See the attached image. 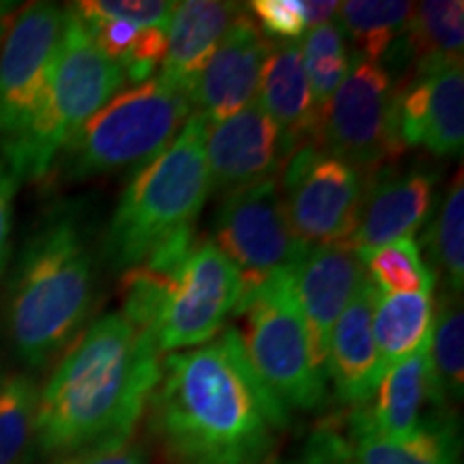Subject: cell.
I'll use <instances>...</instances> for the list:
<instances>
[{
    "label": "cell",
    "mask_w": 464,
    "mask_h": 464,
    "mask_svg": "<svg viewBox=\"0 0 464 464\" xmlns=\"http://www.w3.org/2000/svg\"><path fill=\"white\" fill-rule=\"evenodd\" d=\"M149 409L168 464H269L290 423L232 324L207 344L161 355Z\"/></svg>",
    "instance_id": "6da1fadb"
},
{
    "label": "cell",
    "mask_w": 464,
    "mask_h": 464,
    "mask_svg": "<svg viewBox=\"0 0 464 464\" xmlns=\"http://www.w3.org/2000/svg\"><path fill=\"white\" fill-rule=\"evenodd\" d=\"M161 376L150 335L110 312L69 344L37 398L34 439L42 454L65 458L136 434Z\"/></svg>",
    "instance_id": "7a4b0ae2"
},
{
    "label": "cell",
    "mask_w": 464,
    "mask_h": 464,
    "mask_svg": "<svg viewBox=\"0 0 464 464\" xmlns=\"http://www.w3.org/2000/svg\"><path fill=\"white\" fill-rule=\"evenodd\" d=\"M95 304V258L82 218L56 208L28 237L5 297L15 355L31 368L50 363L82 332Z\"/></svg>",
    "instance_id": "3957f363"
},
{
    "label": "cell",
    "mask_w": 464,
    "mask_h": 464,
    "mask_svg": "<svg viewBox=\"0 0 464 464\" xmlns=\"http://www.w3.org/2000/svg\"><path fill=\"white\" fill-rule=\"evenodd\" d=\"M205 144L207 123L191 114L174 140L133 172L103 232L102 252L110 271L125 274L170 243L196 237L211 194Z\"/></svg>",
    "instance_id": "277c9868"
},
{
    "label": "cell",
    "mask_w": 464,
    "mask_h": 464,
    "mask_svg": "<svg viewBox=\"0 0 464 464\" xmlns=\"http://www.w3.org/2000/svg\"><path fill=\"white\" fill-rule=\"evenodd\" d=\"M191 116V102L170 80L150 78L119 92L69 138L52 166L58 181L80 183L138 170L174 140Z\"/></svg>",
    "instance_id": "5b68a950"
},
{
    "label": "cell",
    "mask_w": 464,
    "mask_h": 464,
    "mask_svg": "<svg viewBox=\"0 0 464 464\" xmlns=\"http://www.w3.org/2000/svg\"><path fill=\"white\" fill-rule=\"evenodd\" d=\"M125 84L121 67L97 48L82 20L67 7L44 106L24 136L3 155L17 181L48 177L69 138Z\"/></svg>",
    "instance_id": "8992f818"
},
{
    "label": "cell",
    "mask_w": 464,
    "mask_h": 464,
    "mask_svg": "<svg viewBox=\"0 0 464 464\" xmlns=\"http://www.w3.org/2000/svg\"><path fill=\"white\" fill-rule=\"evenodd\" d=\"M241 342L249 365L277 402L288 411L314 413L329 400V381L316 359L288 274L276 276L249 299Z\"/></svg>",
    "instance_id": "52a82bcc"
},
{
    "label": "cell",
    "mask_w": 464,
    "mask_h": 464,
    "mask_svg": "<svg viewBox=\"0 0 464 464\" xmlns=\"http://www.w3.org/2000/svg\"><path fill=\"white\" fill-rule=\"evenodd\" d=\"M211 241L239 274L241 301L235 314L266 282L293 271L307 247L290 228L277 177L224 194Z\"/></svg>",
    "instance_id": "ba28073f"
},
{
    "label": "cell",
    "mask_w": 464,
    "mask_h": 464,
    "mask_svg": "<svg viewBox=\"0 0 464 464\" xmlns=\"http://www.w3.org/2000/svg\"><path fill=\"white\" fill-rule=\"evenodd\" d=\"M398 82L382 63L363 61L321 110L316 142L359 170H379L402 158L396 125Z\"/></svg>",
    "instance_id": "9c48e42d"
},
{
    "label": "cell",
    "mask_w": 464,
    "mask_h": 464,
    "mask_svg": "<svg viewBox=\"0 0 464 464\" xmlns=\"http://www.w3.org/2000/svg\"><path fill=\"white\" fill-rule=\"evenodd\" d=\"M65 9L28 3L11 11L0 37V153H7L37 119L50 89Z\"/></svg>",
    "instance_id": "30bf717a"
},
{
    "label": "cell",
    "mask_w": 464,
    "mask_h": 464,
    "mask_svg": "<svg viewBox=\"0 0 464 464\" xmlns=\"http://www.w3.org/2000/svg\"><path fill=\"white\" fill-rule=\"evenodd\" d=\"M282 198L295 237L304 246L351 241L362 207L363 172L305 142L282 168Z\"/></svg>",
    "instance_id": "8fae6325"
},
{
    "label": "cell",
    "mask_w": 464,
    "mask_h": 464,
    "mask_svg": "<svg viewBox=\"0 0 464 464\" xmlns=\"http://www.w3.org/2000/svg\"><path fill=\"white\" fill-rule=\"evenodd\" d=\"M241 301V280L211 239H198L172 277L164 310L155 323L160 355L207 344L224 329Z\"/></svg>",
    "instance_id": "7c38bea8"
},
{
    "label": "cell",
    "mask_w": 464,
    "mask_h": 464,
    "mask_svg": "<svg viewBox=\"0 0 464 464\" xmlns=\"http://www.w3.org/2000/svg\"><path fill=\"white\" fill-rule=\"evenodd\" d=\"M439 172L432 166H382L365 181L351 246L359 256L390 243L413 239L437 202Z\"/></svg>",
    "instance_id": "4fadbf2b"
},
{
    "label": "cell",
    "mask_w": 464,
    "mask_h": 464,
    "mask_svg": "<svg viewBox=\"0 0 464 464\" xmlns=\"http://www.w3.org/2000/svg\"><path fill=\"white\" fill-rule=\"evenodd\" d=\"M271 45L274 42L249 17L246 5L189 86L194 114L202 116L207 125H216L249 106L258 95L260 73Z\"/></svg>",
    "instance_id": "5bb4252c"
},
{
    "label": "cell",
    "mask_w": 464,
    "mask_h": 464,
    "mask_svg": "<svg viewBox=\"0 0 464 464\" xmlns=\"http://www.w3.org/2000/svg\"><path fill=\"white\" fill-rule=\"evenodd\" d=\"M205 153L211 191L228 194L277 177L293 150L271 116L249 103L222 123L207 125Z\"/></svg>",
    "instance_id": "9a60e30c"
},
{
    "label": "cell",
    "mask_w": 464,
    "mask_h": 464,
    "mask_svg": "<svg viewBox=\"0 0 464 464\" xmlns=\"http://www.w3.org/2000/svg\"><path fill=\"white\" fill-rule=\"evenodd\" d=\"M398 138L404 149H426L434 158H456L464 144L462 63L420 72L398 84Z\"/></svg>",
    "instance_id": "2e32d148"
},
{
    "label": "cell",
    "mask_w": 464,
    "mask_h": 464,
    "mask_svg": "<svg viewBox=\"0 0 464 464\" xmlns=\"http://www.w3.org/2000/svg\"><path fill=\"white\" fill-rule=\"evenodd\" d=\"M290 277L312 348L324 368L334 324L365 280L363 263L346 243L307 246L295 269L290 271Z\"/></svg>",
    "instance_id": "e0dca14e"
},
{
    "label": "cell",
    "mask_w": 464,
    "mask_h": 464,
    "mask_svg": "<svg viewBox=\"0 0 464 464\" xmlns=\"http://www.w3.org/2000/svg\"><path fill=\"white\" fill-rule=\"evenodd\" d=\"M376 293L368 276L355 297L342 312L329 335L324 372L335 396L351 409H363L372 400L382 376V365L372 334Z\"/></svg>",
    "instance_id": "ac0fdd59"
},
{
    "label": "cell",
    "mask_w": 464,
    "mask_h": 464,
    "mask_svg": "<svg viewBox=\"0 0 464 464\" xmlns=\"http://www.w3.org/2000/svg\"><path fill=\"white\" fill-rule=\"evenodd\" d=\"M428 346L430 342L411 357L392 365L381 376L370 404L363 406L370 426L381 437L409 439L421 426L428 406L432 413L434 409H445L448 404L434 379Z\"/></svg>",
    "instance_id": "d6986e66"
},
{
    "label": "cell",
    "mask_w": 464,
    "mask_h": 464,
    "mask_svg": "<svg viewBox=\"0 0 464 464\" xmlns=\"http://www.w3.org/2000/svg\"><path fill=\"white\" fill-rule=\"evenodd\" d=\"M348 445L355 464H458L460 432L456 415L437 409L423 417L421 426L409 439L381 437L370 426L365 409H353L348 417Z\"/></svg>",
    "instance_id": "ffe728a7"
},
{
    "label": "cell",
    "mask_w": 464,
    "mask_h": 464,
    "mask_svg": "<svg viewBox=\"0 0 464 464\" xmlns=\"http://www.w3.org/2000/svg\"><path fill=\"white\" fill-rule=\"evenodd\" d=\"M256 103L280 127L293 153L316 140L321 110L307 82L301 45L274 42L260 73Z\"/></svg>",
    "instance_id": "44dd1931"
},
{
    "label": "cell",
    "mask_w": 464,
    "mask_h": 464,
    "mask_svg": "<svg viewBox=\"0 0 464 464\" xmlns=\"http://www.w3.org/2000/svg\"><path fill=\"white\" fill-rule=\"evenodd\" d=\"M243 7L246 5L219 3V0L177 3L168 24L161 78L170 80L188 92Z\"/></svg>",
    "instance_id": "7402d4cb"
},
{
    "label": "cell",
    "mask_w": 464,
    "mask_h": 464,
    "mask_svg": "<svg viewBox=\"0 0 464 464\" xmlns=\"http://www.w3.org/2000/svg\"><path fill=\"white\" fill-rule=\"evenodd\" d=\"M464 50L462 0H428L415 5L402 37L392 45L382 61L393 67L413 63V73L458 65Z\"/></svg>",
    "instance_id": "603a6c76"
},
{
    "label": "cell",
    "mask_w": 464,
    "mask_h": 464,
    "mask_svg": "<svg viewBox=\"0 0 464 464\" xmlns=\"http://www.w3.org/2000/svg\"><path fill=\"white\" fill-rule=\"evenodd\" d=\"M434 299L428 293L379 295L372 316V334L382 374L430 342Z\"/></svg>",
    "instance_id": "cb8c5ba5"
},
{
    "label": "cell",
    "mask_w": 464,
    "mask_h": 464,
    "mask_svg": "<svg viewBox=\"0 0 464 464\" xmlns=\"http://www.w3.org/2000/svg\"><path fill=\"white\" fill-rule=\"evenodd\" d=\"M82 24L97 48L121 67L130 82H147L155 69L164 63L168 28L138 26L130 22L100 20V17L82 20Z\"/></svg>",
    "instance_id": "d4e9b609"
},
{
    "label": "cell",
    "mask_w": 464,
    "mask_h": 464,
    "mask_svg": "<svg viewBox=\"0 0 464 464\" xmlns=\"http://www.w3.org/2000/svg\"><path fill=\"white\" fill-rule=\"evenodd\" d=\"M415 5L402 0H348L340 3V28L348 45H355L365 61L382 63L393 44L402 37Z\"/></svg>",
    "instance_id": "484cf974"
},
{
    "label": "cell",
    "mask_w": 464,
    "mask_h": 464,
    "mask_svg": "<svg viewBox=\"0 0 464 464\" xmlns=\"http://www.w3.org/2000/svg\"><path fill=\"white\" fill-rule=\"evenodd\" d=\"M430 252V269L450 284V293L460 297L464 286V183L462 168H458L456 179L445 194L437 218L426 235Z\"/></svg>",
    "instance_id": "4316f807"
},
{
    "label": "cell",
    "mask_w": 464,
    "mask_h": 464,
    "mask_svg": "<svg viewBox=\"0 0 464 464\" xmlns=\"http://www.w3.org/2000/svg\"><path fill=\"white\" fill-rule=\"evenodd\" d=\"M37 398L31 376L15 374L0 382V464H28L37 450Z\"/></svg>",
    "instance_id": "83f0119b"
},
{
    "label": "cell",
    "mask_w": 464,
    "mask_h": 464,
    "mask_svg": "<svg viewBox=\"0 0 464 464\" xmlns=\"http://www.w3.org/2000/svg\"><path fill=\"white\" fill-rule=\"evenodd\" d=\"M362 258L365 276L379 295L428 293L432 295L437 276L423 263L415 239H402L376 247Z\"/></svg>",
    "instance_id": "f1b7e54d"
},
{
    "label": "cell",
    "mask_w": 464,
    "mask_h": 464,
    "mask_svg": "<svg viewBox=\"0 0 464 464\" xmlns=\"http://www.w3.org/2000/svg\"><path fill=\"white\" fill-rule=\"evenodd\" d=\"M428 353L443 398L451 404L460 402L464 393V316L460 297L450 290L439 304Z\"/></svg>",
    "instance_id": "f546056e"
},
{
    "label": "cell",
    "mask_w": 464,
    "mask_h": 464,
    "mask_svg": "<svg viewBox=\"0 0 464 464\" xmlns=\"http://www.w3.org/2000/svg\"><path fill=\"white\" fill-rule=\"evenodd\" d=\"M301 58L316 106L323 110L353 69V50L340 24L327 22L310 28L304 39Z\"/></svg>",
    "instance_id": "4dcf8cb0"
},
{
    "label": "cell",
    "mask_w": 464,
    "mask_h": 464,
    "mask_svg": "<svg viewBox=\"0 0 464 464\" xmlns=\"http://www.w3.org/2000/svg\"><path fill=\"white\" fill-rule=\"evenodd\" d=\"M69 7L82 20L100 17V20H119L138 26L168 28L177 3H161V0H82V3H73Z\"/></svg>",
    "instance_id": "1f68e13d"
},
{
    "label": "cell",
    "mask_w": 464,
    "mask_h": 464,
    "mask_svg": "<svg viewBox=\"0 0 464 464\" xmlns=\"http://www.w3.org/2000/svg\"><path fill=\"white\" fill-rule=\"evenodd\" d=\"M247 11L254 14L256 26L271 42L297 44L307 31L301 0H252Z\"/></svg>",
    "instance_id": "d6a6232c"
},
{
    "label": "cell",
    "mask_w": 464,
    "mask_h": 464,
    "mask_svg": "<svg viewBox=\"0 0 464 464\" xmlns=\"http://www.w3.org/2000/svg\"><path fill=\"white\" fill-rule=\"evenodd\" d=\"M58 464H149V451L136 434L125 439H112L92 448L73 451L61 458Z\"/></svg>",
    "instance_id": "836d02e7"
},
{
    "label": "cell",
    "mask_w": 464,
    "mask_h": 464,
    "mask_svg": "<svg viewBox=\"0 0 464 464\" xmlns=\"http://www.w3.org/2000/svg\"><path fill=\"white\" fill-rule=\"evenodd\" d=\"M284 464H355L348 439L332 428H318Z\"/></svg>",
    "instance_id": "e575fe53"
},
{
    "label": "cell",
    "mask_w": 464,
    "mask_h": 464,
    "mask_svg": "<svg viewBox=\"0 0 464 464\" xmlns=\"http://www.w3.org/2000/svg\"><path fill=\"white\" fill-rule=\"evenodd\" d=\"M17 179L11 168L0 161V277L7 269L11 254V228H14V198Z\"/></svg>",
    "instance_id": "d590c367"
},
{
    "label": "cell",
    "mask_w": 464,
    "mask_h": 464,
    "mask_svg": "<svg viewBox=\"0 0 464 464\" xmlns=\"http://www.w3.org/2000/svg\"><path fill=\"white\" fill-rule=\"evenodd\" d=\"M340 3L335 0H304V14L307 28H316L332 22L334 15H338Z\"/></svg>",
    "instance_id": "8d00e7d4"
},
{
    "label": "cell",
    "mask_w": 464,
    "mask_h": 464,
    "mask_svg": "<svg viewBox=\"0 0 464 464\" xmlns=\"http://www.w3.org/2000/svg\"><path fill=\"white\" fill-rule=\"evenodd\" d=\"M9 7H11V5H0V37H3L5 24H7V17L11 15Z\"/></svg>",
    "instance_id": "74e56055"
}]
</instances>
